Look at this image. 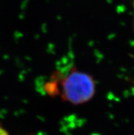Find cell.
I'll list each match as a JSON object with an SVG mask.
<instances>
[{"label":"cell","mask_w":134,"mask_h":135,"mask_svg":"<svg viewBox=\"0 0 134 135\" xmlns=\"http://www.w3.org/2000/svg\"><path fill=\"white\" fill-rule=\"evenodd\" d=\"M62 98L73 104L88 102L94 96L95 83L88 74L72 69L62 81Z\"/></svg>","instance_id":"1"},{"label":"cell","mask_w":134,"mask_h":135,"mask_svg":"<svg viewBox=\"0 0 134 135\" xmlns=\"http://www.w3.org/2000/svg\"><path fill=\"white\" fill-rule=\"evenodd\" d=\"M0 135H8L7 132L5 130H3V128H0Z\"/></svg>","instance_id":"2"}]
</instances>
